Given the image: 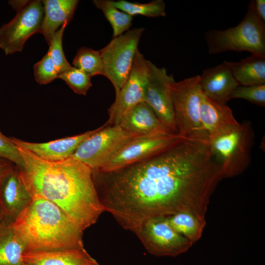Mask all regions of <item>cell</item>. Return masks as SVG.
Instances as JSON below:
<instances>
[{"mask_svg": "<svg viewBox=\"0 0 265 265\" xmlns=\"http://www.w3.org/2000/svg\"><path fill=\"white\" fill-rule=\"evenodd\" d=\"M92 176L104 211L134 233L149 218L181 212L206 221L223 179L208 141L187 138L121 168L93 170Z\"/></svg>", "mask_w": 265, "mask_h": 265, "instance_id": "6da1fadb", "label": "cell"}, {"mask_svg": "<svg viewBox=\"0 0 265 265\" xmlns=\"http://www.w3.org/2000/svg\"><path fill=\"white\" fill-rule=\"evenodd\" d=\"M18 147L24 160L19 170L32 197L57 205L83 231L97 222L105 211L90 168L72 158L45 160Z\"/></svg>", "mask_w": 265, "mask_h": 265, "instance_id": "7a4b0ae2", "label": "cell"}, {"mask_svg": "<svg viewBox=\"0 0 265 265\" xmlns=\"http://www.w3.org/2000/svg\"><path fill=\"white\" fill-rule=\"evenodd\" d=\"M26 252L83 249V231L57 205L37 196L11 223Z\"/></svg>", "mask_w": 265, "mask_h": 265, "instance_id": "3957f363", "label": "cell"}, {"mask_svg": "<svg viewBox=\"0 0 265 265\" xmlns=\"http://www.w3.org/2000/svg\"><path fill=\"white\" fill-rule=\"evenodd\" d=\"M205 37L210 54L245 51L265 57V23L257 16L254 0L250 1L238 25L226 29L209 30Z\"/></svg>", "mask_w": 265, "mask_h": 265, "instance_id": "277c9868", "label": "cell"}, {"mask_svg": "<svg viewBox=\"0 0 265 265\" xmlns=\"http://www.w3.org/2000/svg\"><path fill=\"white\" fill-rule=\"evenodd\" d=\"M254 138L252 125L245 121L208 139L210 151L223 178L240 175L248 167Z\"/></svg>", "mask_w": 265, "mask_h": 265, "instance_id": "5b68a950", "label": "cell"}, {"mask_svg": "<svg viewBox=\"0 0 265 265\" xmlns=\"http://www.w3.org/2000/svg\"><path fill=\"white\" fill-rule=\"evenodd\" d=\"M170 90L178 134L185 138L208 141L199 118L202 94L200 75L175 81L170 85Z\"/></svg>", "mask_w": 265, "mask_h": 265, "instance_id": "8992f818", "label": "cell"}, {"mask_svg": "<svg viewBox=\"0 0 265 265\" xmlns=\"http://www.w3.org/2000/svg\"><path fill=\"white\" fill-rule=\"evenodd\" d=\"M144 28H134L113 38L99 50L103 61L104 76L114 86L116 95L126 81Z\"/></svg>", "mask_w": 265, "mask_h": 265, "instance_id": "52a82bcc", "label": "cell"}, {"mask_svg": "<svg viewBox=\"0 0 265 265\" xmlns=\"http://www.w3.org/2000/svg\"><path fill=\"white\" fill-rule=\"evenodd\" d=\"M136 136L119 125L107 126L106 123L83 141L71 158L92 170H100L120 148Z\"/></svg>", "mask_w": 265, "mask_h": 265, "instance_id": "ba28073f", "label": "cell"}, {"mask_svg": "<svg viewBox=\"0 0 265 265\" xmlns=\"http://www.w3.org/2000/svg\"><path fill=\"white\" fill-rule=\"evenodd\" d=\"M134 234L148 252L158 257L177 256L193 244L170 226L167 216L149 218Z\"/></svg>", "mask_w": 265, "mask_h": 265, "instance_id": "9c48e42d", "label": "cell"}, {"mask_svg": "<svg viewBox=\"0 0 265 265\" xmlns=\"http://www.w3.org/2000/svg\"><path fill=\"white\" fill-rule=\"evenodd\" d=\"M9 22L0 27V48L6 55L20 52L27 40L39 33L44 8L42 0L29 1Z\"/></svg>", "mask_w": 265, "mask_h": 265, "instance_id": "30bf717a", "label": "cell"}, {"mask_svg": "<svg viewBox=\"0 0 265 265\" xmlns=\"http://www.w3.org/2000/svg\"><path fill=\"white\" fill-rule=\"evenodd\" d=\"M149 70L148 60L138 50L129 76L108 109L107 126L118 125L130 109L144 102Z\"/></svg>", "mask_w": 265, "mask_h": 265, "instance_id": "8fae6325", "label": "cell"}, {"mask_svg": "<svg viewBox=\"0 0 265 265\" xmlns=\"http://www.w3.org/2000/svg\"><path fill=\"white\" fill-rule=\"evenodd\" d=\"M184 138L179 134L134 137L120 148L97 170L112 171L138 162L159 153Z\"/></svg>", "mask_w": 265, "mask_h": 265, "instance_id": "7c38bea8", "label": "cell"}, {"mask_svg": "<svg viewBox=\"0 0 265 265\" xmlns=\"http://www.w3.org/2000/svg\"><path fill=\"white\" fill-rule=\"evenodd\" d=\"M148 64L144 102L163 124L178 134L170 90V85L175 81L174 77L165 68H159L150 60Z\"/></svg>", "mask_w": 265, "mask_h": 265, "instance_id": "4fadbf2b", "label": "cell"}, {"mask_svg": "<svg viewBox=\"0 0 265 265\" xmlns=\"http://www.w3.org/2000/svg\"><path fill=\"white\" fill-rule=\"evenodd\" d=\"M32 199L20 170L13 164L0 184V206L10 223L26 207Z\"/></svg>", "mask_w": 265, "mask_h": 265, "instance_id": "5bb4252c", "label": "cell"}, {"mask_svg": "<svg viewBox=\"0 0 265 265\" xmlns=\"http://www.w3.org/2000/svg\"><path fill=\"white\" fill-rule=\"evenodd\" d=\"M98 128L76 135L46 142H31L13 137L10 139L17 146L41 159L47 160L59 161L71 158L81 142L96 132Z\"/></svg>", "mask_w": 265, "mask_h": 265, "instance_id": "9a60e30c", "label": "cell"}, {"mask_svg": "<svg viewBox=\"0 0 265 265\" xmlns=\"http://www.w3.org/2000/svg\"><path fill=\"white\" fill-rule=\"evenodd\" d=\"M118 125L136 136L177 134L159 120L145 102L139 103L130 109Z\"/></svg>", "mask_w": 265, "mask_h": 265, "instance_id": "2e32d148", "label": "cell"}, {"mask_svg": "<svg viewBox=\"0 0 265 265\" xmlns=\"http://www.w3.org/2000/svg\"><path fill=\"white\" fill-rule=\"evenodd\" d=\"M200 85L205 96L221 105L227 104L239 85L225 61L214 67L204 69L200 75Z\"/></svg>", "mask_w": 265, "mask_h": 265, "instance_id": "e0dca14e", "label": "cell"}, {"mask_svg": "<svg viewBox=\"0 0 265 265\" xmlns=\"http://www.w3.org/2000/svg\"><path fill=\"white\" fill-rule=\"evenodd\" d=\"M199 118L208 139L239 124L227 105L218 104L203 93L200 104Z\"/></svg>", "mask_w": 265, "mask_h": 265, "instance_id": "ac0fdd59", "label": "cell"}, {"mask_svg": "<svg viewBox=\"0 0 265 265\" xmlns=\"http://www.w3.org/2000/svg\"><path fill=\"white\" fill-rule=\"evenodd\" d=\"M23 265H99L85 248L25 252Z\"/></svg>", "mask_w": 265, "mask_h": 265, "instance_id": "d6986e66", "label": "cell"}, {"mask_svg": "<svg viewBox=\"0 0 265 265\" xmlns=\"http://www.w3.org/2000/svg\"><path fill=\"white\" fill-rule=\"evenodd\" d=\"M42 2L44 15L39 33L43 35L49 44L59 26L71 21L79 0H44Z\"/></svg>", "mask_w": 265, "mask_h": 265, "instance_id": "ffe728a7", "label": "cell"}, {"mask_svg": "<svg viewBox=\"0 0 265 265\" xmlns=\"http://www.w3.org/2000/svg\"><path fill=\"white\" fill-rule=\"evenodd\" d=\"M225 62L239 85L265 84V57L251 54L238 62Z\"/></svg>", "mask_w": 265, "mask_h": 265, "instance_id": "44dd1931", "label": "cell"}, {"mask_svg": "<svg viewBox=\"0 0 265 265\" xmlns=\"http://www.w3.org/2000/svg\"><path fill=\"white\" fill-rule=\"evenodd\" d=\"M11 223L0 229V265H23L26 247Z\"/></svg>", "mask_w": 265, "mask_h": 265, "instance_id": "7402d4cb", "label": "cell"}, {"mask_svg": "<svg viewBox=\"0 0 265 265\" xmlns=\"http://www.w3.org/2000/svg\"><path fill=\"white\" fill-rule=\"evenodd\" d=\"M170 226L191 243H195L202 236L206 221L188 212H181L167 216Z\"/></svg>", "mask_w": 265, "mask_h": 265, "instance_id": "603a6c76", "label": "cell"}, {"mask_svg": "<svg viewBox=\"0 0 265 265\" xmlns=\"http://www.w3.org/2000/svg\"><path fill=\"white\" fill-rule=\"evenodd\" d=\"M95 6L100 9L110 23L113 30V38L128 30L132 26V17L120 10L113 4V0H94Z\"/></svg>", "mask_w": 265, "mask_h": 265, "instance_id": "cb8c5ba5", "label": "cell"}, {"mask_svg": "<svg viewBox=\"0 0 265 265\" xmlns=\"http://www.w3.org/2000/svg\"><path fill=\"white\" fill-rule=\"evenodd\" d=\"M113 3L117 8L132 17L135 15L147 17L166 16L165 3L162 0H155L144 3L119 0H113Z\"/></svg>", "mask_w": 265, "mask_h": 265, "instance_id": "d4e9b609", "label": "cell"}, {"mask_svg": "<svg viewBox=\"0 0 265 265\" xmlns=\"http://www.w3.org/2000/svg\"><path fill=\"white\" fill-rule=\"evenodd\" d=\"M73 67L80 70L90 78L104 76L103 61L99 51L88 47L79 49L73 61Z\"/></svg>", "mask_w": 265, "mask_h": 265, "instance_id": "484cf974", "label": "cell"}, {"mask_svg": "<svg viewBox=\"0 0 265 265\" xmlns=\"http://www.w3.org/2000/svg\"><path fill=\"white\" fill-rule=\"evenodd\" d=\"M68 24L67 22L65 23L60 29L56 31L48 44L49 48L48 52L50 53L59 75L72 67L66 58L62 47L63 35Z\"/></svg>", "mask_w": 265, "mask_h": 265, "instance_id": "4316f807", "label": "cell"}, {"mask_svg": "<svg viewBox=\"0 0 265 265\" xmlns=\"http://www.w3.org/2000/svg\"><path fill=\"white\" fill-rule=\"evenodd\" d=\"M58 78L64 80L75 93L79 95H85L92 85L91 78L73 66L60 74Z\"/></svg>", "mask_w": 265, "mask_h": 265, "instance_id": "83f0119b", "label": "cell"}, {"mask_svg": "<svg viewBox=\"0 0 265 265\" xmlns=\"http://www.w3.org/2000/svg\"><path fill=\"white\" fill-rule=\"evenodd\" d=\"M35 79L40 84H47L58 78L59 73L48 52L33 66Z\"/></svg>", "mask_w": 265, "mask_h": 265, "instance_id": "f1b7e54d", "label": "cell"}, {"mask_svg": "<svg viewBox=\"0 0 265 265\" xmlns=\"http://www.w3.org/2000/svg\"><path fill=\"white\" fill-rule=\"evenodd\" d=\"M243 99L256 105H265V84L241 86L238 85L233 91L230 99Z\"/></svg>", "mask_w": 265, "mask_h": 265, "instance_id": "f546056e", "label": "cell"}, {"mask_svg": "<svg viewBox=\"0 0 265 265\" xmlns=\"http://www.w3.org/2000/svg\"><path fill=\"white\" fill-rule=\"evenodd\" d=\"M0 157L13 163L19 169L23 165L24 160L18 147L0 131Z\"/></svg>", "mask_w": 265, "mask_h": 265, "instance_id": "4dcf8cb0", "label": "cell"}, {"mask_svg": "<svg viewBox=\"0 0 265 265\" xmlns=\"http://www.w3.org/2000/svg\"><path fill=\"white\" fill-rule=\"evenodd\" d=\"M254 7L258 17L265 23V0H254Z\"/></svg>", "mask_w": 265, "mask_h": 265, "instance_id": "1f68e13d", "label": "cell"}, {"mask_svg": "<svg viewBox=\"0 0 265 265\" xmlns=\"http://www.w3.org/2000/svg\"><path fill=\"white\" fill-rule=\"evenodd\" d=\"M11 163L7 160L0 159V184L7 171L13 165Z\"/></svg>", "mask_w": 265, "mask_h": 265, "instance_id": "d6a6232c", "label": "cell"}, {"mask_svg": "<svg viewBox=\"0 0 265 265\" xmlns=\"http://www.w3.org/2000/svg\"><path fill=\"white\" fill-rule=\"evenodd\" d=\"M28 0H10L9 4L16 11L23 8L28 2Z\"/></svg>", "mask_w": 265, "mask_h": 265, "instance_id": "836d02e7", "label": "cell"}, {"mask_svg": "<svg viewBox=\"0 0 265 265\" xmlns=\"http://www.w3.org/2000/svg\"><path fill=\"white\" fill-rule=\"evenodd\" d=\"M9 223H11L7 220L0 206V229Z\"/></svg>", "mask_w": 265, "mask_h": 265, "instance_id": "e575fe53", "label": "cell"}]
</instances>
